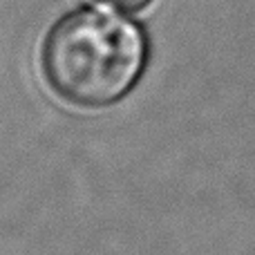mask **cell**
Segmentation results:
<instances>
[{
    "mask_svg": "<svg viewBox=\"0 0 255 255\" xmlns=\"http://www.w3.org/2000/svg\"><path fill=\"white\" fill-rule=\"evenodd\" d=\"M143 63V31L128 18L99 9L63 16L43 43L49 88L81 108H103L126 97Z\"/></svg>",
    "mask_w": 255,
    "mask_h": 255,
    "instance_id": "obj_1",
    "label": "cell"
},
{
    "mask_svg": "<svg viewBox=\"0 0 255 255\" xmlns=\"http://www.w3.org/2000/svg\"><path fill=\"white\" fill-rule=\"evenodd\" d=\"M101 2L110 4L115 9H124V11H136V9L145 7L150 0H101Z\"/></svg>",
    "mask_w": 255,
    "mask_h": 255,
    "instance_id": "obj_2",
    "label": "cell"
}]
</instances>
